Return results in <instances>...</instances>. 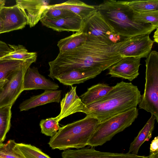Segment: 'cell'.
<instances>
[{"label": "cell", "instance_id": "cell-36", "mask_svg": "<svg viewBox=\"0 0 158 158\" xmlns=\"http://www.w3.org/2000/svg\"><path fill=\"white\" fill-rule=\"evenodd\" d=\"M6 1L4 0H0V10L5 6Z\"/></svg>", "mask_w": 158, "mask_h": 158}, {"label": "cell", "instance_id": "cell-12", "mask_svg": "<svg viewBox=\"0 0 158 158\" xmlns=\"http://www.w3.org/2000/svg\"><path fill=\"white\" fill-rule=\"evenodd\" d=\"M3 29L1 34L22 29L27 25V20L22 11L16 5L3 7L0 10Z\"/></svg>", "mask_w": 158, "mask_h": 158}, {"label": "cell", "instance_id": "cell-28", "mask_svg": "<svg viewBox=\"0 0 158 158\" xmlns=\"http://www.w3.org/2000/svg\"><path fill=\"white\" fill-rule=\"evenodd\" d=\"M132 16L135 22L149 24L156 28L158 27V10L143 12L133 11Z\"/></svg>", "mask_w": 158, "mask_h": 158}, {"label": "cell", "instance_id": "cell-30", "mask_svg": "<svg viewBox=\"0 0 158 158\" xmlns=\"http://www.w3.org/2000/svg\"><path fill=\"white\" fill-rule=\"evenodd\" d=\"M17 145L26 158H51L40 149L31 144L17 143Z\"/></svg>", "mask_w": 158, "mask_h": 158}, {"label": "cell", "instance_id": "cell-38", "mask_svg": "<svg viewBox=\"0 0 158 158\" xmlns=\"http://www.w3.org/2000/svg\"><path fill=\"white\" fill-rule=\"evenodd\" d=\"M9 53L0 52V58L3 56L5 55L8 54Z\"/></svg>", "mask_w": 158, "mask_h": 158}, {"label": "cell", "instance_id": "cell-16", "mask_svg": "<svg viewBox=\"0 0 158 158\" xmlns=\"http://www.w3.org/2000/svg\"><path fill=\"white\" fill-rule=\"evenodd\" d=\"M77 86H71V89L60 102V111L56 117L59 122L62 119L77 112L84 113L85 105L76 93Z\"/></svg>", "mask_w": 158, "mask_h": 158}, {"label": "cell", "instance_id": "cell-40", "mask_svg": "<svg viewBox=\"0 0 158 158\" xmlns=\"http://www.w3.org/2000/svg\"><path fill=\"white\" fill-rule=\"evenodd\" d=\"M3 143L2 142L0 141V145L2 144Z\"/></svg>", "mask_w": 158, "mask_h": 158}, {"label": "cell", "instance_id": "cell-13", "mask_svg": "<svg viewBox=\"0 0 158 158\" xmlns=\"http://www.w3.org/2000/svg\"><path fill=\"white\" fill-rule=\"evenodd\" d=\"M62 158H146L148 156L129 153H117L102 152L93 148L68 149L61 153Z\"/></svg>", "mask_w": 158, "mask_h": 158}, {"label": "cell", "instance_id": "cell-9", "mask_svg": "<svg viewBox=\"0 0 158 158\" xmlns=\"http://www.w3.org/2000/svg\"><path fill=\"white\" fill-rule=\"evenodd\" d=\"M154 42L149 34L137 35L132 37L130 42L121 48L119 52L123 57L147 58L151 52Z\"/></svg>", "mask_w": 158, "mask_h": 158}, {"label": "cell", "instance_id": "cell-7", "mask_svg": "<svg viewBox=\"0 0 158 158\" xmlns=\"http://www.w3.org/2000/svg\"><path fill=\"white\" fill-rule=\"evenodd\" d=\"M36 60L25 62L21 68L13 72L7 78V81L4 85L0 94V107L7 106L12 107L23 91V79L26 71Z\"/></svg>", "mask_w": 158, "mask_h": 158}, {"label": "cell", "instance_id": "cell-19", "mask_svg": "<svg viewBox=\"0 0 158 158\" xmlns=\"http://www.w3.org/2000/svg\"><path fill=\"white\" fill-rule=\"evenodd\" d=\"M49 6L69 10L84 21L97 10L98 6L88 5L78 0H70L61 3L49 5Z\"/></svg>", "mask_w": 158, "mask_h": 158}, {"label": "cell", "instance_id": "cell-23", "mask_svg": "<svg viewBox=\"0 0 158 158\" xmlns=\"http://www.w3.org/2000/svg\"><path fill=\"white\" fill-rule=\"evenodd\" d=\"M13 51L0 58V60H15L24 62L32 60H36L37 54L35 52H29L23 45L8 44Z\"/></svg>", "mask_w": 158, "mask_h": 158}, {"label": "cell", "instance_id": "cell-32", "mask_svg": "<svg viewBox=\"0 0 158 158\" xmlns=\"http://www.w3.org/2000/svg\"><path fill=\"white\" fill-rule=\"evenodd\" d=\"M150 153L158 152V136L155 137L151 142L150 147Z\"/></svg>", "mask_w": 158, "mask_h": 158}, {"label": "cell", "instance_id": "cell-35", "mask_svg": "<svg viewBox=\"0 0 158 158\" xmlns=\"http://www.w3.org/2000/svg\"><path fill=\"white\" fill-rule=\"evenodd\" d=\"M7 79H4L0 80V87L3 86L7 81Z\"/></svg>", "mask_w": 158, "mask_h": 158}, {"label": "cell", "instance_id": "cell-18", "mask_svg": "<svg viewBox=\"0 0 158 158\" xmlns=\"http://www.w3.org/2000/svg\"><path fill=\"white\" fill-rule=\"evenodd\" d=\"M61 93L60 90H45L41 94L33 96L22 102L19 105L20 111L27 110L48 103H59L60 101Z\"/></svg>", "mask_w": 158, "mask_h": 158}, {"label": "cell", "instance_id": "cell-24", "mask_svg": "<svg viewBox=\"0 0 158 158\" xmlns=\"http://www.w3.org/2000/svg\"><path fill=\"white\" fill-rule=\"evenodd\" d=\"M0 158H26L14 140L0 145Z\"/></svg>", "mask_w": 158, "mask_h": 158}, {"label": "cell", "instance_id": "cell-21", "mask_svg": "<svg viewBox=\"0 0 158 158\" xmlns=\"http://www.w3.org/2000/svg\"><path fill=\"white\" fill-rule=\"evenodd\" d=\"M113 87L106 84L98 83L89 88L80 98L83 103L86 106L104 97L112 89Z\"/></svg>", "mask_w": 158, "mask_h": 158}, {"label": "cell", "instance_id": "cell-26", "mask_svg": "<svg viewBox=\"0 0 158 158\" xmlns=\"http://www.w3.org/2000/svg\"><path fill=\"white\" fill-rule=\"evenodd\" d=\"M24 62L15 60H0V80L7 79L13 72L21 68Z\"/></svg>", "mask_w": 158, "mask_h": 158}, {"label": "cell", "instance_id": "cell-31", "mask_svg": "<svg viewBox=\"0 0 158 158\" xmlns=\"http://www.w3.org/2000/svg\"><path fill=\"white\" fill-rule=\"evenodd\" d=\"M77 16H78L69 10L51 7H50L49 5L48 6L43 14V16L56 19Z\"/></svg>", "mask_w": 158, "mask_h": 158}, {"label": "cell", "instance_id": "cell-20", "mask_svg": "<svg viewBox=\"0 0 158 158\" xmlns=\"http://www.w3.org/2000/svg\"><path fill=\"white\" fill-rule=\"evenodd\" d=\"M155 120V116L151 114L150 118L131 143L128 153L138 155L139 149L145 141H148L152 137Z\"/></svg>", "mask_w": 158, "mask_h": 158}, {"label": "cell", "instance_id": "cell-27", "mask_svg": "<svg viewBox=\"0 0 158 158\" xmlns=\"http://www.w3.org/2000/svg\"><path fill=\"white\" fill-rule=\"evenodd\" d=\"M11 107L6 106L0 107V141L3 142L11 126Z\"/></svg>", "mask_w": 158, "mask_h": 158}, {"label": "cell", "instance_id": "cell-8", "mask_svg": "<svg viewBox=\"0 0 158 158\" xmlns=\"http://www.w3.org/2000/svg\"><path fill=\"white\" fill-rule=\"evenodd\" d=\"M81 31L87 35L94 36L108 43H112L109 38L115 33L97 10L84 21Z\"/></svg>", "mask_w": 158, "mask_h": 158}, {"label": "cell", "instance_id": "cell-22", "mask_svg": "<svg viewBox=\"0 0 158 158\" xmlns=\"http://www.w3.org/2000/svg\"><path fill=\"white\" fill-rule=\"evenodd\" d=\"M87 39L86 35L81 31L60 40L57 43L60 52L73 49L84 43Z\"/></svg>", "mask_w": 158, "mask_h": 158}, {"label": "cell", "instance_id": "cell-37", "mask_svg": "<svg viewBox=\"0 0 158 158\" xmlns=\"http://www.w3.org/2000/svg\"><path fill=\"white\" fill-rule=\"evenodd\" d=\"M3 29V25L2 22V19L0 16V34H1V32Z\"/></svg>", "mask_w": 158, "mask_h": 158}, {"label": "cell", "instance_id": "cell-5", "mask_svg": "<svg viewBox=\"0 0 158 158\" xmlns=\"http://www.w3.org/2000/svg\"><path fill=\"white\" fill-rule=\"evenodd\" d=\"M138 115V110L136 107L100 122L90 137L87 145L92 147L102 145L130 126Z\"/></svg>", "mask_w": 158, "mask_h": 158}, {"label": "cell", "instance_id": "cell-39", "mask_svg": "<svg viewBox=\"0 0 158 158\" xmlns=\"http://www.w3.org/2000/svg\"><path fill=\"white\" fill-rule=\"evenodd\" d=\"M3 86L0 87V94L2 91V90L3 89Z\"/></svg>", "mask_w": 158, "mask_h": 158}, {"label": "cell", "instance_id": "cell-4", "mask_svg": "<svg viewBox=\"0 0 158 158\" xmlns=\"http://www.w3.org/2000/svg\"><path fill=\"white\" fill-rule=\"evenodd\" d=\"M100 123L96 118L86 115L84 118L60 127L48 143L52 149H79L87 145V142Z\"/></svg>", "mask_w": 158, "mask_h": 158}, {"label": "cell", "instance_id": "cell-6", "mask_svg": "<svg viewBox=\"0 0 158 158\" xmlns=\"http://www.w3.org/2000/svg\"><path fill=\"white\" fill-rule=\"evenodd\" d=\"M146 70L144 92L139 107L155 117L158 122V52L151 51L145 60Z\"/></svg>", "mask_w": 158, "mask_h": 158}, {"label": "cell", "instance_id": "cell-3", "mask_svg": "<svg viewBox=\"0 0 158 158\" xmlns=\"http://www.w3.org/2000/svg\"><path fill=\"white\" fill-rule=\"evenodd\" d=\"M97 10L115 33L124 38L149 35L157 28L135 21L132 16L133 11L125 1L105 0L98 6Z\"/></svg>", "mask_w": 158, "mask_h": 158}, {"label": "cell", "instance_id": "cell-14", "mask_svg": "<svg viewBox=\"0 0 158 158\" xmlns=\"http://www.w3.org/2000/svg\"><path fill=\"white\" fill-rule=\"evenodd\" d=\"M58 85L46 78L39 73L37 68L29 67L23 79V90L41 89L57 90Z\"/></svg>", "mask_w": 158, "mask_h": 158}, {"label": "cell", "instance_id": "cell-1", "mask_svg": "<svg viewBox=\"0 0 158 158\" xmlns=\"http://www.w3.org/2000/svg\"><path fill=\"white\" fill-rule=\"evenodd\" d=\"M86 36V40L81 45L71 50L59 52L54 60L49 62V77L54 80L62 74L78 69L94 68L103 71L123 58L119 50L130 40L127 38L116 43H108Z\"/></svg>", "mask_w": 158, "mask_h": 158}, {"label": "cell", "instance_id": "cell-17", "mask_svg": "<svg viewBox=\"0 0 158 158\" xmlns=\"http://www.w3.org/2000/svg\"><path fill=\"white\" fill-rule=\"evenodd\" d=\"M102 71L101 69L94 68L78 69L62 74L56 77L55 79L64 85L71 86L94 78Z\"/></svg>", "mask_w": 158, "mask_h": 158}, {"label": "cell", "instance_id": "cell-11", "mask_svg": "<svg viewBox=\"0 0 158 158\" xmlns=\"http://www.w3.org/2000/svg\"><path fill=\"white\" fill-rule=\"evenodd\" d=\"M49 1L17 0L15 5L24 15L30 27L35 26L43 16Z\"/></svg>", "mask_w": 158, "mask_h": 158}, {"label": "cell", "instance_id": "cell-15", "mask_svg": "<svg viewBox=\"0 0 158 158\" xmlns=\"http://www.w3.org/2000/svg\"><path fill=\"white\" fill-rule=\"evenodd\" d=\"M40 21L44 26L58 32L80 31L84 22L78 16L59 19L43 16Z\"/></svg>", "mask_w": 158, "mask_h": 158}, {"label": "cell", "instance_id": "cell-29", "mask_svg": "<svg viewBox=\"0 0 158 158\" xmlns=\"http://www.w3.org/2000/svg\"><path fill=\"white\" fill-rule=\"evenodd\" d=\"M59 122L56 117L42 119L40 123L41 132L48 136H53L60 127Z\"/></svg>", "mask_w": 158, "mask_h": 158}, {"label": "cell", "instance_id": "cell-2", "mask_svg": "<svg viewBox=\"0 0 158 158\" xmlns=\"http://www.w3.org/2000/svg\"><path fill=\"white\" fill-rule=\"evenodd\" d=\"M141 97L137 86L122 81L104 97L85 106L84 113L101 122L136 107Z\"/></svg>", "mask_w": 158, "mask_h": 158}, {"label": "cell", "instance_id": "cell-33", "mask_svg": "<svg viewBox=\"0 0 158 158\" xmlns=\"http://www.w3.org/2000/svg\"><path fill=\"white\" fill-rule=\"evenodd\" d=\"M156 30L154 33L153 35V38L154 41L158 43V27L156 29Z\"/></svg>", "mask_w": 158, "mask_h": 158}, {"label": "cell", "instance_id": "cell-34", "mask_svg": "<svg viewBox=\"0 0 158 158\" xmlns=\"http://www.w3.org/2000/svg\"><path fill=\"white\" fill-rule=\"evenodd\" d=\"M148 158H158V152L150 153Z\"/></svg>", "mask_w": 158, "mask_h": 158}, {"label": "cell", "instance_id": "cell-25", "mask_svg": "<svg viewBox=\"0 0 158 158\" xmlns=\"http://www.w3.org/2000/svg\"><path fill=\"white\" fill-rule=\"evenodd\" d=\"M125 2L134 12H143L158 10V0H137Z\"/></svg>", "mask_w": 158, "mask_h": 158}, {"label": "cell", "instance_id": "cell-10", "mask_svg": "<svg viewBox=\"0 0 158 158\" xmlns=\"http://www.w3.org/2000/svg\"><path fill=\"white\" fill-rule=\"evenodd\" d=\"M141 58L133 57H123L109 67L108 74L112 77L121 78L132 81L139 75Z\"/></svg>", "mask_w": 158, "mask_h": 158}]
</instances>
